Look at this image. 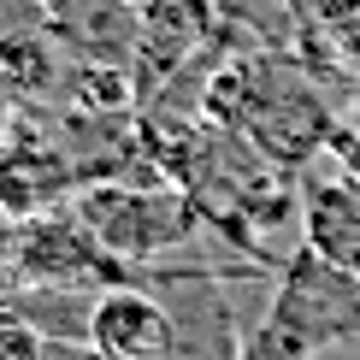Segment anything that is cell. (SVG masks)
I'll list each match as a JSON object with an SVG mask.
<instances>
[{
	"mask_svg": "<svg viewBox=\"0 0 360 360\" xmlns=\"http://www.w3.org/2000/svg\"><path fill=\"white\" fill-rule=\"evenodd\" d=\"M166 36H172V53L184 59L207 36V0H148L142 6V48L160 53Z\"/></svg>",
	"mask_w": 360,
	"mask_h": 360,
	"instance_id": "8992f818",
	"label": "cell"
},
{
	"mask_svg": "<svg viewBox=\"0 0 360 360\" xmlns=\"http://www.w3.org/2000/svg\"><path fill=\"white\" fill-rule=\"evenodd\" d=\"M83 342H89V360H172L177 325H172L166 302H154L148 290L112 283V290L95 295V307H89Z\"/></svg>",
	"mask_w": 360,
	"mask_h": 360,
	"instance_id": "6da1fadb",
	"label": "cell"
},
{
	"mask_svg": "<svg viewBox=\"0 0 360 360\" xmlns=\"http://www.w3.org/2000/svg\"><path fill=\"white\" fill-rule=\"evenodd\" d=\"M349 130H354V136H360V107H354V118H349Z\"/></svg>",
	"mask_w": 360,
	"mask_h": 360,
	"instance_id": "8fae6325",
	"label": "cell"
},
{
	"mask_svg": "<svg viewBox=\"0 0 360 360\" xmlns=\"http://www.w3.org/2000/svg\"><path fill=\"white\" fill-rule=\"evenodd\" d=\"M302 248L313 260L360 278V184L331 160L302 184Z\"/></svg>",
	"mask_w": 360,
	"mask_h": 360,
	"instance_id": "7a4b0ae2",
	"label": "cell"
},
{
	"mask_svg": "<svg viewBox=\"0 0 360 360\" xmlns=\"http://www.w3.org/2000/svg\"><path fill=\"white\" fill-rule=\"evenodd\" d=\"M325 148H331V160L360 184V136H354V130H331V142H325Z\"/></svg>",
	"mask_w": 360,
	"mask_h": 360,
	"instance_id": "9c48e42d",
	"label": "cell"
},
{
	"mask_svg": "<svg viewBox=\"0 0 360 360\" xmlns=\"http://www.w3.org/2000/svg\"><path fill=\"white\" fill-rule=\"evenodd\" d=\"M53 77H59V53L48 36H30V30L0 36V83L12 95H48Z\"/></svg>",
	"mask_w": 360,
	"mask_h": 360,
	"instance_id": "5b68a950",
	"label": "cell"
},
{
	"mask_svg": "<svg viewBox=\"0 0 360 360\" xmlns=\"http://www.w3.org/2000/svg\"><path fill=\"white\" fill-rule=\"evenodd\" d=\"M101 248L89 243V231L77 219H30L24 243H18V278L30 283H71L83 278L89 266H101Z\"/></svg>",
	"mask_w": 360,
	"mask_h": 360,
	"instance_id": "277c9868",
	"label": "cell"
},
{
	"mask_svg": "<svg viewBox=\"0 0 360 360\" xmlns=\"http://www.w3.org/2000/svg\"><path fill=\"white\" fill-rule=\"evenodd\" d=\"M12 124H18V118H12V89L0 83V142H6V130H12Z\"/></svg>",
	"mask_w": 360,
	"mask_h": 360,
	"instance_id": "30bf717a",
	"label": "cell"
},
{
	"mask_svg": "<svg viewBox=\"0 0 360 360\" xmlns=\"http://www.w3.org/2000/svg\"><path fill=\"white\" fill-rule=\"evenodd\" d=\"M59 195H71V160L48 130L12 124L0 142V207L12 219H30L41 207H53Z\"/></svg>",
	"mask_w": 360,
	"mask_h": 360,
	"instance_id": "3957f363",
	"label": "cell"
},
{
	"mask_svg": "<svg viewBox=\"0 0 360 360\" xmlns=\"http://www.w3.org/2000/svg\"><path fill=\"white\" fill-rule=\"evenodd\" d=\"M18 243H24L18 219L0 207V290H12V283H18Z\"/></svg>",
	"mask_w": 360,
	"mask_h": 360,
	"instance_id": "ba28073f",
	"label": "cell"
},
{
	"mask_svg": "<svg viewBox=\"0 0 360 360\" xmlns=\"http://www.w3.org/2000/svg\"><path fill=\"white\" fill-rule=\"evenodd\" d=\"M0 360H48V331L30 313L0 307Z\"/></svg>",
	"mask_w": 360,
	"mask_h": 360,
	"instance_id": "52a82bcc",
	"label": "cell"
}]
</instances>
